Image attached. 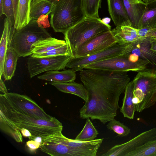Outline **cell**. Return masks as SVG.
Masks as SVG:
<instances>
[{
	"label": "cell",
	"instance_id": "14",
	"mask_svg": "<svg viewBox=\"0 0 156 156\" xmlns=\"http://www.w3.org/2000/svg\"><path fill=\"white\" fill-rule=\"evenodd\" d=\"M151 40L140 38L129 43L128 53L148 62L149 71L156 73V52L151 50Z\"/></svg>",
	"mask_w": 156,
	"mask_h": 156
},
{
	"label": "cell",
	"instance_id": "45",
	"mask_svg": "<svg viewBox=\"0 0 156 156\" xmlns=\"http://www.w3.org/2000/svg\"></svg>",
	"mask_w": 156,
	"mask_h": 156
},
{
	"label": "cell",
	"instance_id": "5",
	"mask_svg": "<svg viewBox=\"0 0 156 156\" xmlns=\"http://www.w3.org/2000/svg\"><path fill=\"white\" fill-rule=\"evenodd\" d=\"M51 37L44 27L36 20H30L27 25L15 30L11 46L17 53L18 57H26L32 55L31 48L38 40Z\"/></svg>",
	"mask_w": 156,
	"mask_h": 156
},
{
	"label": "cell",
	"instance_id": "33",
	"mask_svg": "<svg viewBox=\"0 0 156 156\" xmlns=\"http://www.w3.org/2000/svg\"><path fill=\"white\" fill-rule=\"evenodd\" d=\"M26 145L30 151L34 152L40 147L41 144L34 140H30L26 142Z\"/></svg>",
	"mask_w": 156,
	"mask_h": 156
},
{
	"label": "cell",
	"instance_id": "29",
	"mask_svg": "<svg viewBox=\"0 0 156 156\" xmlns=\"http://www.w3.org/2000/svg\"><path fill=\"white\" fill-rule=\"evenodd\" d=\"M65 55L72 56L71 51L67 43L48 51L41 53L34 54L31 56L35 58H44Z\"/></svg>",
	"mask_w": 156,
	"mask_h": 156
},
{
	"label": "cell",
	"instance_id": "43",
	"mask_svg": "<svg viewBox=\"0 0 156 156\" xmlns=\"http://www.w3.org/2000/svg\"><path fill=\"white\" fill-rule=\"evenodd\" d=\"M54 2L58 1L59 0H49Z\"/></svg>",
	"mask_w": 156,
	"mask_h": 156
},
{
	"label": "cell",
	"instance_id": "10",
	"mask_svg": "<svg viewBox=\"0 0 156 156\" xmlns=\"http://www.w3.org/2000/svg\"><path fill=\"white\" fill-rule=\"evenodd\" d=\"M72 57L65 55L35 58L31 55L27 58L28 71L30 78L44 72L64 69Z\"/></svg>",
	"mask_w": 156,
	"mask_h": 156
},
{
	"label": "cell",
	"instance_id": "6",
	"mask_svg": "<svg viewBox=\"0 0 156 156\" xmlns=\"http://www.w3.org/2000/svg\"><path fill=\"white\" fill-rule=\"evenodd\" d=\"M0 104L37 119L51 120L55 118L48 114L34 101L24 95L8 92L1 94Z\"/></svg>",
	"mask_w": 156,
	"mask_h": 156
},
{
	"label": "cell",
	"instance_id": "35",
	"mask_svg": "<svg viewBox=\"0 0 156 156\" xmlns=\"http://www.w3.org/2000/svg\"><path fill=\"white\" fill-rule=\"evenodd\" d=\"M151 28L149 27H145L140 29H136L138 35L140 38H145L148 31Z\"/></svg>",
	"mask_w": 156,
	"mask_h": 156
},
{
	"label": "cell",
	"instance_id": "34",
	"mask_svg": "<svg viewBox=\"0 0 156 156\" xmlns=\"http://www.w3.org/2000/svg\"><path fill=\"white\" fill-rule=\"evenodd\" d=\"M156 102V86L146 105V108H148L154 105Z\"/></svg>",
	"mask_w": 156,
	"mask_h": 156
},
{
	"label": "cell",
	"instance_id": "30",
	"mask_svg": "<svg viewBox=\"0 0 156 156\" xmlns=\"http://www.w3.org/2000/svg\"><path fill=\"white\" fill-rule=\"evenodd\" d=\"M101 2V0H82L86 17L99 18L98 13Z\"/></svg>",
	"mask_w": 156,
	"mask_h": 156
},
{
	"label": "cell",
	"instance_id": "4",
	"mask_svg": "<svg viewBox=\"0 0 156 156\" xmlns=\"http://www.w3.org/2000/svg\"><path fill=\"white\" fill-rule=\"evenodd\" d=\"M111 27L99 18L85 17L65 33L64 39L72 55L79 48L95 35L111 30Z\"/></svg>",
	"mask_w": 156,
	"mask_h": 156
},
{
	"label": "cell",
	"instance_id": "44",
	"mask_svg": "<svg viewBox=\"0 0 156 156\" xmlns=\"http://www.w3.org/2000/svg\"><path fill=\"white\" fill-rule=\"evenodd\" d=\"M138 0V1H140V2H143V1H142V0Z\"/></svg>",
	"mask_w": 156,
	"mask_h": 156
},
{
	"label": "cell",
	"instance_id": "36",
	"mask_svg": "<svg viewBox=\"0 0 156 156\" xmlns=\"http://www.w3.org/2000/svg\"><path fill=\"white\" fill-rule=\"evenodd\" d=\"M145 37L151 40H156V27L150 29Z\"/></svg>",
	"mask_w": 156,
	"mask_h": 156
},
{
	"label": "cell",
	"instance_id": "15",
	"mask_svg": "<svg viewBox=\"0 0 156 156\" xmlns=\"http://www.w3.org/2000/svg\"><path fill=\"white\" fill-rule=\"evenodd\" d=\"M110 16L116 26H131L123 0H107Z\"/></svg>",
	"mask_w": 156,
	"mask_h": 156
},
{
	"label": "cell",
	"instance_id": "41",
	"mask_svg": "<svg viewBox=\"0 0 156 156\" xmlns=\"http://www.w3.org/2000/svg\"><path fill=\"white\" fill-rule=\"evenodd\" d=\"M102 20L105 23L108 24L111 21V19L110 18L106 17L102 19Z\"/></svg>",
	"mask_w": 156,
	"mask_h": 156
},
{
	"label": "cell",
	"instance_id": "24",
	"mask_svg": "<svg viewBox=\"0 0 156 156\" xmlns=\"http://www.w3.org/2000/svg\"><path fill=\"white\" fill-rule=\"evenodd\" d=\"M18 58L17 53L11 46L7 49L4 62L2 76L5 80H10L14 76Z\"/></svg>",
	"mask_w": 156,
	"mask_h": 156
},
{
	"label": "cell",
	"instance_id": "8",
	"mask_svg": "<svg viewBox=\"0 0 156 156\" xmlns=\"http://www.w3.org/2000/svg\"><path fill=\"white\" fill-rule=\"evenodd\" d=\"M148 63L143 60H134L129 53L104 60L90 64L84 69H92L111 71H147Z\"/></svg>",
	"mask_w": 156,
	"mask_h": 156
},
{
	"label": "cell",
	"instance_id": "21",
	"mask_svg": "<svg viewBox=\"0 0 156 156\" xmlns=\"http://www.w3.org/2000/svg\"><path fill=\"white\" fill-rule=\"evenodd\" d=\"M55 5V3L49 0L32 1L30 13V20H37L41 16H49L53 10Z\"/></svg>",
	"mask_w": 156,
	"mask_h": 156
},
{
	"label": "cell",
	"instance_id": "17",
	"mask_svg": "<svg viewBox=\"0 0 156 156\" xmlns=\"http://www.w3.org/2000/svg\"><path fill=\"white\" fill-rule=\"evenodd\" d=\"M131 26L138 29L139 22L144 11L146 4L137 0H123Z\"/></svg>",
	"mask_w": 156,
	"mask_h": 156
},
{
	"label": "cell",
	"instance_id": "28",
	"mask_svg": "<svg viewBox=\"0 0 156 156\" xmlns=\"http://www.w3.org/2000/svg\"><path fill=\"white\" fill-rule=\"evenodd\" d=\"M128 156H156V139L146 143Z\"/></svg>",
	"mask_w": 156,
	"mask_h": 156
},
{
	"label": "cell",
	"instance_id": "38",
	"mask_svg": "<svg viewBox=\"0 0 156 156\" xmlns=\"http://www.w3.org/2000/svg\"><path fill=\"white\" fill-rule=\"evenodd\" d=\"M0 90L3 94L8 93V91L4 82L0 78Z\"/></svg>",
	"mask_w": 156,
	"mask_h": 156
},
{
	"label": "cell",
	"instance_id": "32",
	"mask_svg": "<svg viewBox=\"0 0 156 156\" xmlns=\"http://www.w3.org/2000/svg\"><path fill=\"white\" fill-rule=\"evenodd\" d=\"M5 15L6 18L14 24L15 18L13 5L12 0H2V11L0 14L1 16Z\"/></svg>",
	"mask_w": 156,
	"mask_h": 156
},
{
	"label": "cell",
	"instance_id": "19",
	"mask_svg": "<svg viewBox=\"0 0 156 156\" xmlns=\"http://www.w3.org/2000/svg\"><path fill=\"white\" fill-rule=\"evenodd\" d=\"M136 29L131 26L124 25L116 26L111 31L117 42L129 43L140 38Z\"/></svg>",
	"mask_w": 156,
	"mask_h": 156
},
{
	"label": "cell",
	"instance_id": "42",
	"mask_svg": "<svg viewBox=\"0 0 156 156\" xmlns=\"http://www.w3.org/2000/svg\"><path fill=\"white\" fill-rule=\"evenodd\" d=\"M155 1L156 0H142V1L145 3L146 4H147Z\"/></svg>",
	"mask_w": 156,
	"mask_h": 156
},
{
	"label": "cell",
	"instance_id": "16",
	"mask_svg": "<svg viewBox=\"0 0 156 156\" xmlns=\"http://www.w3.org/2000/svg\"><path fill=\"white\" fill-rule=\"evenodd\" d=\"M14 24L7 18L4 20L3 30L0 42V78L2 75L4 62L8 48L11 46L15 29Z\"/></svg>",
	"mask_w": 156,
	"mask_h": 156
},
{
	"label": "cell",
	"instance_id": "1",
	"mask_svg": "<svg viewBox=\"0 0 156 156\" xmlns=\"http://www.w3.org/2000/svg\"><path fill=\"white\" fill-rule=\"evenodd\" d=\"M81 82L88 97L80 109V117L98 119L104 124L114 119L119 108V97L126 86L107 73L100 74Z\"/></svg>",
	"mask_w": 156,
	"mask_h": 156
},
{
	"label": "cell",
	"instance_id": "7",
	"mask_svg": "<svg viewBox=\"0 0 156 156\" xmlns=\"http://www.w3.org/2000/svg\"><path fill=\"white\" fill-rule=\"evenodd\" d=\"M133 101L138 112L143 111L156 86V73L142 71L138 72L133 80Z\"/></svg>",
	"mask_w": 156,
	"mask_h": 156
},
{
	"label": "cell",
	"instance_id": "25",
	"mask_svg": "<svg viewBox=\"0 0 156 156\" xmlns=\"http://www.w3.org/2000/svg\"><path fill=\"white\" fill-rule=\"evenodd\" d=\"M65 41L51 37L38 40L32 46V54L48 51L66 44Z\"/></svg>",
	"mask_w": 156,
	"mask_h": 156
},
{
	"label": "cell",
	"instance_id": "2",
	"mask_svg": "<svg viewBox=\"0 0 156 156\" xmlns=\"http://www.w3.org/2000/svg\"><path fill=\"white\" fill-rule=\"evenodd\" d=\"M0 126L9 133L20 131L24 128L32 135L31 140L39 136L43 138L57 132H62V123L55 117L49 120L37 119L10 109L0 104Z\"/></svg>",
	"mask_w": 156,
	"mask_h": 156
},
{
	"label": "cell",
	"instance_id": "3",
	"mask_svg": "<svg viewBox=\"0 0 156 156\" xmlns=\"http://www.w3.org/2000/svg\"><path fill=\"white\" fill-rule=\"evenodd\" d=\"M54 2L50 24L55 32L64 34L86 17L82 0H59Z\"/></svg>",
	"mask_w": 156,
	"mask_h": 156
},
{
	"label": "cell",
	"instance_id": "18",
	"mask_svg": "<svg viewBox=\"0 0 156 156\" xmlns=\"http://www.w3.org/2000/svg\"><path fill=\"white\" fill-rule=\"evenodd\" d=\"M76 78V72L70 69L62 71H49L37 76V78L40 80L63 83L74 81Z\"/></svg>",
	"mask_w": 156,
	"mask_h": 156
},
{
	"label": "cell",
	"instance_id": "37",
	"mask_svg": "<svg viewBox=\"0 0 156 156\" xmlns=\"http://www.w3.org/2000/svg\"><path fill=\"white\" fill-rule=\"evenodd\" d=\"M20 132L23 136L27 137L29 140H31L32 136L28 130L22 128L21 129Z\"/></svg>",
	"mask_w": 156,
	"mask_h": 156
},
{
	"label": "cell",
	"instance_id": "22",
	"mask_svg": "<svg viewBox=\"0 0 156 156\" xmlns=\"http://www.w3.org/2000/svg\"><path fill=\"white\" fill-rule=\"evenodd\" d=\"M32 0H18L16 15L14 27L19 30L28 23L30 20V13Z\"/></svg>",
	"mask_w": 156,
	"mask_h": 156
},
{
	"label": "cell",
	"instance_id": "26",
	"mask_svg": "<svg viewBox=\"0 0 156 156\" xmlns=\"http://www.w3.org/2000/svg\"><path fill=\"white\" fill-rule=\"evenodd\" d=\"M145 27H156V1L146 4L138 29Z\"/></svg>",
	"mask_w": 156,
	"mask_h": 156
},
{
	"label": "cell",
	"instance_id": "39",
	"mask_svg": "<svg viewBox=\"0 0 156 156\" xmlns=\"http://www.w3.org/2000/svg\"><path fill=\"white\" fill-rule=\"evenodd\" d=\"M12 1L13 5L14 13V18L15 20L16 15L18 0H12Z\"/></svg>",
	"mask_w": 156,
	"mask_h": 156
},
{
	"label": "cell",
	"instance_id": "27",
	"mask_svg": "<svg viewBox=\"0 0 156 156\" xmlns=\"http://www.w3.org/2000/svg\"><path fill=\"white\" fill-rule=\"evenodd\" d=\"M98 134L89 118L87 119L85 125L81 132L77 136L75 140L82 141L94 140Z\"/></svg>",
	"mask_w": 156,
	"mask_h": 156
},
{
	"label": "cell",
	"instance_id": "20",
	"mask_svg": "<svg viewBox=\"0 0 156 156\" xmlns=\"http://www.w3.org/2000/svg\"><path fill=\"white\" fill-rule=\"evenodd\" d=\"M49 83L62 92L77 96L85 101L87 99V91L83 84L81 83L74 81L66 83L50 82Z\"/></svg>",
	"mask_w": 156,
	"mask_h": 156
},
{
	"label": "cell",
	"instance_id": "23",
	"mask_svg": "<svg viewBox=\"0 0 156 156\" xmlns=\"http://www.w3.org/2000/svg\"><path fill=\"white\" fill-rule=\"evenodd\" d=\"M133 81L129 82L126 86L124 96L122 99V104L120 112L124 117L133 119L136 110V106L133 101Z\"/></svg>",
	"mask_w": 156,
	"mask_h": 156
},
{
	"label": "cell",
	"instance_id": "12",
	"mask_svg": "<svg viewBox=\"0 0 156 156\" xmlns=\"http://www.w3.org/2000/svg\"><path fill=\"white\" fill-rule=\"evenodd\" d=\"M117 42L111 30L104 32L88 41L73 53L72 57H87L104 50Z\"/></svg>",
	"mask_w": 156,
	"mask_h": 156
},
{
	"label": "cell",
	"instance_id": "13",
	"mask_svg": "<svg viewBox=\"0 0 156 156\" xmlns=\"http://www.w3.org/2000/svg\"><path fill=\"white\" fill-rule=\"evenodd\" d=\"M156 139V127L144 132L124 143L113 146L101 156H128L138 147Z\"/></svg>",
	"mask_w": 156,
	"mask_h": 156
},
{
	"label": "cell",
	"instance_id": "9",
	"mask_svg": "<svg viewBox=\"0 0 156 156\" xmlns=\"http://www.w3.org/2000/svg\"><path fill=\"white\" fill-rule=\"evenodd\" d=\"M128 43L117 42L101 51L89 56L82 58H73L68 63L66 67L76 72L80 71L90 64L119 56L127 52Z\"/></svg>",
	"mask_w": 156,
	"mask_h": 156
},
{
	"label": "cell",
	"instance_id": "11",
	"mask_svg": "<svg viewBox=\"0 0 156 156\" xmlns=\"http://www.w3.org/2000/svg\"><path fill=\"white\" fill-rule=\"evenodd\" d=\"M57 133L42 138V143L40 147L42 152L52 156H96L91 152L66 145L59 139Z\"/></svg>",
	"mask_w": 156,
	"mask_h": 156
},
{
	"label": "cell",
	"instance_id": "31",
	"mask_svg": "<svg viewBox=\"0 0 156 156\" xmlns=\"http://www.w3.org/2000/svg\"><path fill=\"white\" fill-rule=\"evenodd\" d=\"M108 122L106 126L108 129L113 131L119 136H125L130 133V129L119 121L114 119Z\"/></svg>",
	"mask_w": 156,
	"mask_h": 156
},
{
	"label": "cell",
	"instance_id": "40",
	"mask_svg": "<svg viewBox=\"0 0 156 156\" xmlns=\"http://www.w3.org/2000/svg\"><path fill=\"white\" fill-rule=\"evenodd\" d=\"M151 49L156 52V40H151Z\"/></svg>",
	"mask_w": 156,
	"mask_h": 156
}]
</instances>
